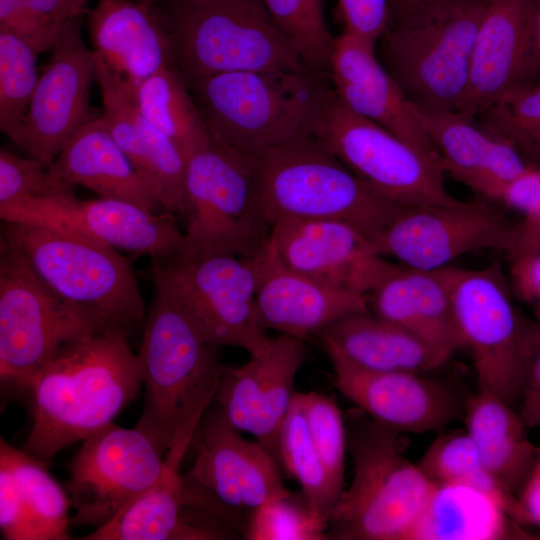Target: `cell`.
<instances>
[{
  "mask_svg": "<svg viewBox=\"0 0 540 540\" xmlns=\"http://www.w3.org/2000/svg\"><path fill=\"white\" fill-rule=\"evenodd\" d=\"M312 441L338 491L343 493L347 435L336 402L321 393L297 392Z\"/></svg>",
  "mask_w": 540,
  "mask_h": 540,
  "instance_id": "42",
  "label": "cell"
},
{
  "mask_svg": "<svg viewBox=\"0 0 540 540\" xmlns=\"http://www.w3.org/2000/svg\"><path fill=\"white\" fill-rule=\"evenodd\" d=\"M306 356L303 340L270 337L268 350L239 367L224 366L213 401L240 432L253 435L279 461L280 431Z\"/></svg>",
  "mask_w": 540,
  "mask_h": 540,
  "instance_id": "21",
  "label": "cell"
},
{
  "mask_svg": "<svg viewBox=\"0 0 540 540\" xmlns=\"http://www.w3.org/2000/svg\"><path fill=\"white\" fill-rule=\"evenodd\" d=\"M417 465L434 484L468 485L492 495L515 520L517 498L504 491L488 473L467 431L438 436Z\"/></svg>",
  "mask_w": 540,
  "mask_h": 540,
  "instance_id": "36",
  "label": "cell"
},
{
  "mask_svg": "<svg viewBox=\"0 0 540 540\" xmlns=\"http://www.w3.org/2000/svg\"><path fill=\"white\" fill-rule=\"evenodd\" d=\"M517 501L515 521L540 526V455Z\"/></svg>",
  "mask_w": 540,
  "mask_h": 540,
  "instance_id": "50",
  "label": "cell"
},
{
  "mask_svg": "<svg viewBox=\"0 0 540 540\" xmlns=\"http://www.w3.org/2000/svg\"><path fill=\"white\" fill-rule=\"evenodd\" d=\"M132 92L141 115L174 141L187 159L211 140L187 81L176 66L153 73Z\"/></svg>",
  "mask_w": 540,
  "mask_h": 540,
  "instance_id": "33",
  "label": "cell"
},
{
  "mask_svg": "<svg viewBox=\"0 0 540 540\" xmlns=\"http://www.w3.org/2000/svg\"><path fill=\"white\" fill-rule=\"evenodd\" d=\"M279 461L299 482L314 513L328 528L342 493L333 484L312 441L297 393L280 431Z\"/></svg>",
  "mask_w": 540,
  "mask_h": 540,
  "instance_id": "35",
  "label": "cell"
},
{
  "mask_svg": "<svg viewBox=\"0 0 540 540\" xmlns=\"http://www.w3.org/2000/svg\"><path fill=\"white\" fill-rule=\"evenodd\" d=\"M505 251L510 261L540 253V212L513 225Z\"/></svg>",
  "mask_w": 540,
  "mask_h": 540,
  "instance_id": "49",
  "label": "cell"
},
{
  "mask_svg": "<svg viewBox=\"0 0 540 540\" xmlns=\"http://www.w3.org/2000/svg\"><path fill=\"white\" fill-rule=\"evenodd\" d=\"M87 0H0V29L38 53L51 50L65 24L81 15Z\"/></svg>",
  "mask_w": 540,
  "mask_h": 540,
  "instance_id": "40",
  "label": "cell"
},
{
  "mask_svg": "<svg viewBox=\"0 0 540 540\" xmlns=\"http://www.w3.org/2000/svg\"><path fill=\"white\" fill-rule=\"evenodd\" d=\"M513 225L480 202L407 207L372 242L382 256L411 268L435 270L470 251L505 250Z\"/></svg>",
  "mask_w": 540,
  "mask_h": 540,
  "instance_id": "19",
  "label": "cell"
},
{
  "mask_svg": "<svg viewBox=\"0 0 540 540\" xmlns=\"http://www.w3.org/2000/svg\"><path fill=\"white\" fill-rule=\"evenodd\" d=\"M2 239L98 333H142L146 309L129 261L116 249L56 228L4 222Z\"/></svg>",
  "mask_w": 540,
  "mask_h": 540,
  "instance_id": "2",
  "label": "cell"
},
{
  "mask_svg": "<svg viewBox=\"0 0 540 540\" xmlns=\"http://www.w3.org/2000/svg\"><path fill=\"white\" fill-rule=\"evenodd\" d=\"M510 262L514 290L533 309L540 323V253Z\"/></svg>",
  "mask_w": 540,
  "mask_h": 540,
  "instance_id": "48",
  "label": "cell"
},
{
  "mask_svg": "<svg viewBox=\"0 0 540 540\" xmlns=\"http://www.w3.org/2000/svg\"><path fill=\"white\" fill-rule=\"evenodd\" d=\"M3 222L48 226L113 249L161 259L178 253L185 235L174 217L109 198L80 200L76 195L19 200L0 206Z\"/></svg>",
  "mask_w": 540,
  "mask_h": 540,
  "instance_id": "16",
  "label": "cell"
},
{
  "mask_svg": "<svg viewBox=\"0 0 540 540\" xmlns=\"http://www.w3.org/2000/svg\"><path fill=\"white\" fill-rule=\"evenodd\" d=\"M479 391L519 402L529 319L514 306L499 261L480 270L442 267Z\"/></svg>",
  "mask_w": 540,
  "mask_h": 540,
  "instance_id": "13",
  "label": "cell"
},
{
  "mask_svg": "<svg viewBox=\"0 0 540 540\" xmlns=\"http://www.w3.org/2000/svg\"><path fill=\"white\" fill-rule=\"evenodd\" d=\"M129 340L93 333L62 346L34 376L33 423L25 451L45 461L114 418L143 385Z\"/></svg>",
  "mask_w": 540,
  "mask_h": 540,
  "instance_id": "1",
  "label": "cell"
},
{
  "mask_svg": "<svg viewBox=\"0 0 540 540\" xmlns=\"http://www.w3.org/2000/svg\"><path fill=\"white\" fill-rule=\"evenodd\" d=\"M0 461L5 462L15 476L35 540L70 539V499L49 474L44 461L3 439L0 441Z\"/></svg>",
  "mask_w": 540,
  "mask_h": 540,
  "instance_id": "34",
  "label": "cell"
},
{
  "mask_svg": "<svg viewBox=\"0 0 540 540\" xmlns=\"http://www.w3.org/2000/svg\"><path fill=\"white\" fill-rule=\"evenodd\" d=\"M153 282L137 353L145 401L135 427L164 454L212 403L224 365L219 346L200 334L161 282Z\"/></svg>",
  "mask_w": 540,
  "mask_h": 540,
  "instance_id": "4",
  "label": "cell"
},
{
  "mask_svg": "<svg viewBox=\"0 0 540 540\" xmlns=\"http://www.w3.org/2000/svg\"><path fill=\"white\" fill-rule=\"evenodd\" d=\"M251 157L271 226L286 219L339 220L373 240L407 208L369 188L313 135Z\"/></svg>",
  "mask_w": 540,
  "mask_h": 540,
  "instance_id": "6",
  "label": "cell"
},
{
  "mask_svg": "<svg viewBox=\"0 0 540 540\" xmlns=\"http://www.w3.org/2000/svg\"><path fill=\"white\" fill-rule=\"evenodd\" d=\"M191 444L195 459L182 474L183 505L243 537L258 508L292 493L278 460L258 441L243 438L214 401L204 411Z\"/></svg>",
  "mask_w": 540,
  "mask_h": 540,
  "instance_id": "9",
  "label": "cell"
},
{
  "mask_svg": "<svg viewBox=\"0 0 540 540\" xmlns=\"http://www.w3.org/2000/svg\"><path fill=\"white\" fill-rule=\"evenodd\" d=\"M329 79L337 98L352 112L388 130L421 154L441 160L413 104L379 61L376 44L343 31L334 39Z\"/></svg>",
  "mask_w": 540,
  "mask_h": 540,
  "instance_id": "23",
  "label": "cell"
},
{
  "mask_svg": "<svg viewBox=\"0 0 540 540\" xmlns=\"http://www.w3.org/2000/svg\"><path fill=\"white\" fill-rule=\"evenodd\" d=\"M534 8H535L536 33H537L539 50H540V0H534ZM537 83H540V77Z\"/></svg>",
  "mask_w": 540,
  "mask_h": 540,
  "instance_id": "52",
  "label": "cell"
},
{
  "mask_svg": "<svg viewBox=\"0 0 540 540\" xmlns=\"http://www.w3.org/2000/svg\"><path fill=\"white\" fill-rule=\"evenodd\" d=\"M464 420L488 473L518 498L540 455L519 413L500 398L478 391L464 404Z\"/></svg>",
  "mask_w": 540,
  "mask_h": 540,
  "instance_id": "31",
  "label": "cell"
},
{
  "mask_svg": "<svg viewBox=\"0 0 540 540\" xmlns=\"http://www.w3.org/2000/svg\"><path fill=\"white\" fill-rule=\"evenodd\" d=\"M93 51L132 88L175 66L173 38L152 6L139 1L99 0L90 11Z\"/></svg>",
  "mask_w": 540,
  "mask_h": 540,
  "instance_id": "27",
  "label": "cell"
},
{
  "mask_svg": "<svg viewBox=\"0 0 540 540\" xmlns=\"http://www.w3.org/2000/svg\"><path fill=\"white\" fill-rule=\"evenodd\" d=\"M489 1L434 0L388 22L376 54L413 105L459 110Z\"/></svg>",
  "mask_w": 540,
  "mask_h": 540,
  "instance_id": "7",
  "label": "cell"
},
{
  "mask_svg": "<svg viewBox=\"0 0 540 540\" xmlns=\"http://www.w3.org/2000/svg\"><path fill=\"white\" fill-rule=\"evenodd\" d=\"M98 333L57 297L4 239L0 244V376L28 389L65 344Z\"/></svg>",
  "mask_w": 540,
  "mask_h": 540,
  "instance_id": "14",
  "label": "cell"
},
{
  "mask_svg": "<svg viewBox=\"0 0 540 540\" xmlns=\"http://www.w3.org/2000/svg\"><path fill=\"white\" fill-rule=\"evenodd\" d=\"M488 199L516 209L524 216L540 212V168L532 167L519 177L496 187Z\"/></svg>",
  "mask_w": 540,
  "mask_h": 540,
  "instance_id": "47",
  "label": "cell"
},
{
  "mask_svg": "<svg viewBox=\"0 0 540 540\" xmlns=\"http://www.w3.org/2000/svg\"><path fill=\"white\" fill-rule=\"evenodd\" d=\"M137 1L144 3L146 5L152 6L160 0H137Z\"/></svg>",
  "mask_w": 540,
  "mask_h": 540,
  "instance_id": "54",
  "label": "cell"
},
{
  "mask_svg": "<svg viewBox=\"0 0 540 540\" xmlns=\"http://www.w3.org/2000/svg\"><path fill=\"white\" fill-rule=\"evenodd\" d=\"M519 526L492 495L462 484H435L409 540L517 538Z\"/></svg>",
  "mask_w": 540,
  "mask_h": 540,
  "instance_id": "32",
  "label": "cell"
},
{
  "mask_svg": "<svg viewBox=\"0 0 540 540\" xmlns=\"http://www.w3.org/2000/svg\"><path fill=\"white\" fill-rule=\"evenodd\" d=\"M319 139L380 196L404 207L454 206L441 160L429 158L376 123L352 112L332 91L314 126Z\"/></svg>",
  "mask_w": 540,
  "mask_h": 540,
  "instance_id": "12",
  "label": "cell"
},
{
  "mask_svg": "<svg viewBox=\"0 0 540 540\" xmlns=\"http://www.w3.org/2000/svg\"><path fill=\"white\" fill-rule=\"evenodd\" d=\"M520 539H540V533H538V534H530V533L522 530Z\"/></svg>",
  "mask_w": 540,
  "mask_h": 540,
  "instance_id": "53",
  "label": "cell"
},
{
  "mask_svg": "<svg viewBox=\"0 0 540 540\" xmlns=\"http://www.w3.org/2000/svg\"><path fill=\"white\" fill-rule=\"evenodd\" d=\"M367 297L372 313L407 329L449 358L463 347L442 267L400 266Z\"/></svg>",
  "mask_w": 540,
  "mask_h": 540,
  "instance_id": "28",
  "label": "cell"
},
{
  "mask_svg": "<svg viewBox=\"0 0 540 540\" xmlns=\"http://www.w3.org/2000/svg\"><path fill=\"white\" fill-rule=\"evenodd\" d=\"M540 77L534 0H490L472 51L459 113L475 118L507 94Z\"/></svg>",
  "mask_w": 540,
  "mask_h": 540,
  "instance_id": "20",
  "label": "cell"
},
{
  "mask_svg": "<svg viewBox=\"0 0 540 540\" xmlns=\"http://www.w3.org/2000/svg\"><path fill=\"white\" fill-rule=\"evenodd\" d=\"M75 188L52 175L37 159L0 149V206L23 199L75 195Z\"/></svg>",
  "mask_w": 540,
  "mask_h": 540,
  "instance_id": "43",
  "label": "cell"
},
{
  "mask_svg": "<svg viewBox=\"0 0 540 540\" xmlns=\"http://www.w3.org/2000/svg\"><path fill=\"white\" fill-rule=\"evenodd\" d=\"M344 31L376 44L389 22L388 0H338Z\"/></svg>",
  "mask_w": 540,
  "mask_h": 540,
  "instance_id": "46",
  "label": "cell"
},
{
  "mask_svg": "<svg viewBox=\"0 0 540 540\" xmlns=\"http://www.w3.org/2000/svg\"><path fill=\"white\" fill-rule=\"evenodd\" d=\"M434 0H388L389 21Z\"/></svg>",
  "mask_w": 540,
  "mask_h": 540,
  "instance_id": "51",
  "label": "cell"
},
{
  "mask_svg": "<svg viewBox=\"0 0 540 540\" xmlns=\"http://www.w3.org/2000/svg\"><path fill=\"white\" fill-rule=\"evenodd\" d=\"M305 67L329 77L334 39L328 28L324 0H261Z\"/></svg>",
  "mask_w": 540,
  "mask_h": 540,
  "instance_id": "37",
  "label": "cell"
},
{
  "mask_svg": "<svg viewBox=\"0 0 540 540\" xmlns=\"http://www.w3.org/2000/svg\"><path fill=\"white\" fill-rule=\"evenodd\" d=\"M184 246L256 257L265 247L271 224L260 205L251 156L212 137L187 159Z\"/></svg>",
  "mask_w": 540,
  "mask_h": 540,
  "instance_id": "11",
  "label": "cell"
},
{
  "mask_svg": "<svg viewBox=\"0 0 540 540\" xmlns=\"http://www.w3.org/2000/svg\"><path fill=\"white\" fill-rule=\"evenodd\" d=\"M345 425L353 480L332 511L327 539L409 540L435 484L406 457L401 433L366 413H350Z\"/></svg>",
  "mask_w": 540,
  "mask_h": 540,
  "instance_id": "5",
  "label": "cell"
},
{
  "mask_svg": "<svg viewBox=\"0 0 540 540\" xmlns=\"http://www.w3.org/2000/svg\"><path fill=\"white\" fill-rule=\"evenodd\" d=\"M318 337L361 368L380 372H429L449 357L408 331L369 310L349 314Z\"/></svg>",
  "mask_w": 540,
  "mask_h": 540,
  "instance_id": "30",
  "label": "cell"
},
{
  "mask_svg": "<svg viewBox=\"0 0 540 540\" xmlns=\"http://www.w3.org/2000/svg\"><path fill=\"white\" fill-rule=\"evenodd\" d=\"M256 316L264 330L304 340L337 320L369 310L366 294L290 271L262 250L257 255Z\"/></svg>",
  "mask_w": 540,
  "mask_h": 540,
  "instance_id": "25",
  "label": "cell"
},
{
  "mask_svg": "<svg viewBox=\"0 0 540 540\" xmlns=\"http://www.w3.org/2000/svg\"><path fill=\"white\" fill-rule=\"evenodd\" d=\"M413 108L444 172L481 196L487 198L496 187L532 168L510 142L476 118L454 110Z\"/></svg>",
  "mask_w": 540,
  "mask_h": 540,
  "instance_id": "26",
  "label": "cell"
},
{
  "mask_svg": "<svg viewBox=\"0 0 540 540\" xmlns=\"http://www.w3.org/2000/svg\"><path fill=\"white\" fill-rule=\"evenodd\" d=\"M327 526L320 521L306 496L291 494L272 500L252 515L245 539L325 540Z\"/></svg>",
  "mask_w": 540,
  "mask_h": 540,
  "instance_id": "41",
  "label": "cell"
},
{
  "mask_svg": "<svg viewBox=\"0 0 540 540\" xmlns=\"http://www.w3.org/2000/svg\"><path fill=\"white\" fill-rule=\"evenodd\" d=\"M151 272L208 342L239 347L250 356L268 350L270 337L256 316L257 256L184 246L172 256L151 259Z\"/></svg>",
  "mask_w": 540,
  "mask_h": 540,
  "instance_id": "10",
  "label": "cell"
},
{
  "mask_svg": "<svg viewBox=\"0 0 540 540\" xmlns=\"http://www.w3.org/2000/svg\"><path fill=\"white\" fill-rule=\"evenodd\" d=\"M263 251L290 271L366 295L400 267L383 259L363 232L339 220L278 221Z\"/></svg>",
  "mask_w": 540,
  "mask_h": 540,
  "instance_id": "18",
  "label": "cell"
},
{
  "mask_svg": "<svg viewBox=\"0 0 540 540\" xmlns=\"http://www.w3.org/2000/svg\"><path fill=\"white\" fill-rule=\"evenodd\" d=\"M0 529L6 540H35L15 476L3 461H0Z\"/></svg>",
  "mask_w": 540,
  "mask_h": 540,
  "instance_id": "45",
  "label": "cell"
},
{
  "mask_svg": "<svg viewBox=\"0 0 540 540\" xmlns=\"http://www.w3.org/2000/svg\"><path fill=\"white\" fill-rule=\"evenodd\" d=\"M157 14L186 81L239 71H309L261 0H162Z\"/></svg>",
  "mask_w": 540,
  "mask_h": 540,
  "instance_id": "8",
  "label": "cell"
},
{
  "mask_svg": "<svg viewBox=\"0 0 540 540\" xmlns=\"http://www.w3.org/2000/svg\"><path fill=\"white\" fill-rule=\"evenodd\" d=\"M36 52L0 29V130L9 138L20 127L39 80Z\"/></svg>",
  "mask_w": 540,
  "mask_h": 540,
  "instance_id": "38",
  "label": "cell"
},
{
  "mask_svg": "<svg viewBox=\"0 0 540 540\" xmlns=\"http://www.w3.org/2000/svg\"><path fill=\"white\" fill-rule=\"evenodd\" d=\"M475 118L540 168V83L507 94Z\"/></svg>",
  "mask_w": 540,
  "mask_h": 540,
  "instance_id": "39",
  "label": "cell"
},
{
  "mask_svg": "<svg viewBox=\"0 0 540 540\" xmlns=\"http://www.w3.org/2000/svg\"><path fill=\"white\" fill-rule=\"evenodd\" d=\"M311 71H239L187 81L210 136L247 156L313 135L332 91Z\"/></svg>",
  "mask_w": 540,
  "mask_h": 540,
  "instance_id": "3",
  "label": "cell"
},
{
  "mask_svg": "<svg viewBox=\"0 0 540 540\" xmlns=\"http://www.w3.org/2000/svg\"><path fill=\"white\" fill-rule=\"evenodd\" d=\"M162 455L142 431L114 422L85 438L69 465L70 527L96 529L109 522L159 478Z\"/></svg>",
  "mask_w": 540,
  "mask_h": 540,
  "instance_id": "15",
  "label": "cell"
},
{
  "mask_svg": "<svg viewBox=\"0 0 540 540\" xmlns=\"http://www.w3.org/2000/svg\"><path fill=\"white\" fill-rule=\"evenodd\" d=\"M323 347L340 393L372 419L396 432H440L461 415L457 396L439 381L421 373L367 370L335 348Z\"/></svg>",
  "mask_w": 540,
  "mask_h": 540,
  "instance_id": "22",
  "label": "cell"
},
{
  "mask_svg": "<svg viewBox=\"0 0 540 540\" xmlns=\"http://www.w3.org/2000/svg\"><path fill=\"white\" fill-rule=\"evenodd\" d=\"M82 14L70 19L51 49L25 117L10 137L27 156L49 166L91 118L89 96L95 79L94 52L85 44Z\"/></svg>",
  "mask_w": 540,
  "mask_h": 540,
  "instance_id": "17",
  "label": "cell"
},
{
  "mask_svg": "<svg viewBox=\"0 0 540 540\" xmlns=\"http://www.w3.org/2000/svg\"><path fill=\"white\" fill-rule=\"evenodd\" d=\"M519 415L527 428L540 427V323L529 321L519 399Z\"/></svg>",
  "mask_w": 540,
  "mask_h": 540,
  "instance_id": "44",
  "label": "cell"
},
{
  "mask_svg": "<svg viewBox=\"0 0 540 540\" xmlns=\"http://www.w3.org/2000/svg\"><path fill=\"white\" fill-rule=\"evenodd\" d=\"M200 418L184 428L166 452L159 478L127 503L109 522L96 528L85 540H214L234 534L220 528L206 513L190 508L185 511L182 499L183 458L191 446ZM188 507V506H187Z\"/></svg>",
  "mask_w": 540,
  "mask_h": 540,
  "instance_id": "24",
  "label": "cell"
},
{
  "mask_svg": "<svg viewBox=\"0 0 540 540\" xmlns=\"http://www.w3.org/2000/svg\"><path fill=\"white\" fill-rule=\"evenodd\" d=\"M56 178L83 186L101 198L163 209L159 198L108 132L102 116L91 117L48 166Z\"/></svg>",
  "mask_w": 540,
  "mask_h": 540,
  "instance_id": "29",
  "label": "cell"
}]
</instances>
